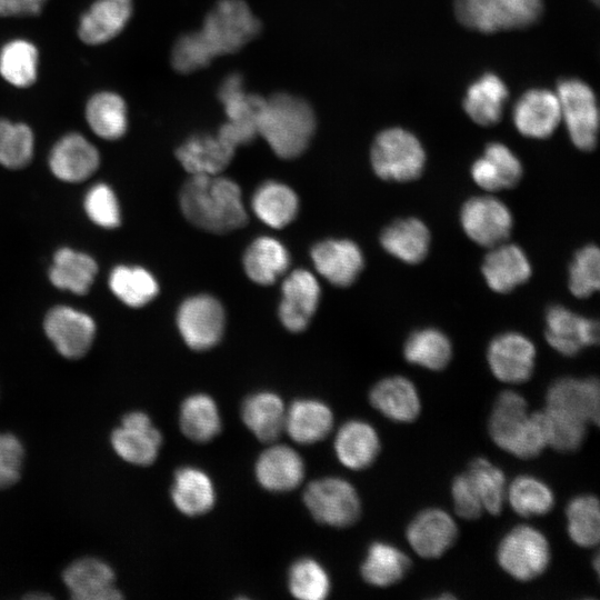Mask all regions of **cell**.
Segmentation results:
<instances>
[{
    "label": "cell",
    "mask_w": 600,
    "mask_h": 600,
    "mask_svg": "<svg viewBox=\"0 0 600 600\" xmlns=\"http://www.w3.org/2000/svg\"><path fill=\"white\" fill-rule=\"evenodd\" d=\"M179 203L183 216L208 232H229L248 221L239 186L220 174L191 176L181 188Z\"/></svg>",
    "instance_id": "6da1fadb"
},
{
    "label": "cell",
    "mask_w": 600,
    "mask_h": 600,
    "mask_svg": "<svg viewBox=\"0 0 600 600\" xmlns=\"http://www.w3.org/2000/svg\"><path fill=\"white\" fill-rule=\"evenodd\" d=\"M316 127V114L308 101L291 93L277 92L264 100L258 120V136L279 158L293 159L308 148Z\"/></svg>",
    "instance_id": "7a4b0ae2"
},
{
    "label": "cell",
    "mask_w": 600,
    "mask_h": 600,
    "mask_svg": "<svg viewBox=\"0 0 600 600\" xmlns=\"http://www.w3.org/2000/svg\"><path fill=\"white\" fill-rule=\"evenodd\" d=\"M488 431L500 449L520 459L536 458L548 446L542 411L529 413L526 399L512 390L496 399Z\"/></svg>",
    "instance_id": "3957f363"
},
{
    "label": "cell",
    "mask_w": 600,
    "mask_h": 600,
    "mask_svg": "<svg viewBox=\"0 0 600 600\" xmlns=\"http://www.w3.org/2000/svg\"><path fill=\"white\" fill-rule=\"evenodd\" d=\"M542 12V0H454L458 21L482 33L528 28Z\"/></svg>",
    "instance_id": "277c9868"
},
{
    "label": "cell",
    "mask_w": 600,
    "mask_h": 600,
    "mask_svg": "<svg viewBox=\"0 0 600 600\" xmlns=\"http://www.w3.org/2000/svg\"><path fill=\"white\" fill-rule=\"evenodd\" d=\"M261 23L244 0H219L199 30L213 57L234 53L253 40Z\"/></svg>",
    "instance_id": "5b68a950"
},
{
    "label": "cell",
    "mask_w": 600,
    "mask_h": 600,
    "mask_svg": "<svg viewBox=\"0 0 600 600\" xmlns=\"http://www.w3.org/2000/svg\"><path fill=\"white\" fill-rule=\"evenodd\" d=\"M370 161L380 179L408 182L421 176L426 166V152L413 133L402 128H389L376 137Z\"/></svg>",
    "instance_id": "8992f818"
},
{
    "label": "cell",
    "mask_w": 600,
    "mask_h": 600,
    "mask_svg": "<svg viewBox=\"0 0 600 600\" xmlns=\"http://www.w3.org/2000/svg\"><path fill=\"white\" fill-rule=\"evenodd\" d=\"M218 99L228 120L220 127L217 136L234 149L250 143L258 136V120L266 98L247 92L242 76L234 72L220 83Z\"/></svg>",
    "instance_id": "52a82bcc"
},
{
    "label": "cell",
    "mask_w": 600,
    "mask_h": 600,
    "mask_svg": "<svg viewBox=\"0 0 600 600\" xmlns=\"http://www.w3.org/2000/svg\"><path fill=\"white\" fill-rule=\"evenodd\" d=\"M551 551L548 539L538 529L520 524L500 540L497 561L500 568L518 581L527 582L548 568Z\"/></svg>",
    "instance_id": "ba28073f"
},
{
    "label": "cell",
    "mask_w": 600,
    "mask_h": 600,
    "mask_svg": "<svg viewBox=\"0 0 600 600\" xmlns=\"http://www.w3.org/2000/svg\"><path fill=\"white\" fill-rule=\"evenodd\" d=\"M556 94L571 142L582 151L593 150L598 140L599 110L592 89L579 79H563L558 82Z\"/></svg>",
    "instance_id": "9c48e42d"
},
{
    "label": "cell",
    "mask_w": 600,
    "mask_h": 600,
    "mask_svg": "<svg viewBox=\"0 0 600 600\" xmlns=\"http://www.w3.org/2000/svg\"><path fill=\"white\" fill-rule=\"evenodd\" d=\"M303 501L317 521L337 528L351 526L361 512V502L353 486L337 477L310 482Z\"/></svg>",
    "instance_id": "30bf717a"
},
{
    "label": "cell",
    "mask_w": 600,
    "mask_h": 600,
    "mask_svg": "<svg viewBox=\"0 0 600 600\" xmlns=\"http://www.w3.org/2000/svg\"><path fill=\"white\" fill-rule=\"evenodd\" d=\"M224 324L222 304L209 294L186 299L177 312V327L183 341L197 351L214 347L223 334Z\"/></svg>",
    "instance_id": "8fae6325"
},
{
    "label": "cell",
    "mask_w": 600,
    "mask_h": 600,
    "mask_svg": "<svg viewBox=\"0 0 600 600\" xmlns=\"http://www.w3.org/2000/svg\"><path fill=\"white\" fill-rule=\"evenodd\" d=\"M460 223L473 242L491 248L508 239L513 217L510 209L498 198L478 196L468 199L461 207Z\"/></svg>",
    "instance_id": "7c38bea8"
},
{
    "label": "cell",
    "mask_w": 600,
    "mask_h": 600,
    "mask_svg": "<svg viewBox=\"0 0 600 600\" xmlns=\"http://www.w3.org/2000/svg\"><path fill=\"white\" fill-rule=\"evenodd\" d=\"M43 330L62 357L79 359L90 350L97 328L88 313L69 306H56L46 314Z\"/></svg>",
    "instance_id": "4fadbf2b"
},
{
    "label": "cell",
    "mask_w": 600,
    "mask_h": 600,
    "mask_svg": "<svg viewBox=\"0 0 600 600\" xmlns=\"http://www.w3.org/2000/svg\"><path fill=\"white\" fill-rule=\"evenodd\" d=\"M537 350L533 342L519 332H503L494 337L487 349L492 374L506 383L528 381L534 370Z\"/></svg>",
    "instance_id": "5bb4252c"
},
{
    "label": "cell",
    "mask_w": 600,
    "mask_h": 600,
    "mask_svg": "<svg viewBox=\"0 0 600 600\" xmlns=\"http://www.w3.org/2000/svg\"><path fill=\"white\" fill-rule=\"evenodd\" d=\"M546 408L587 424H598L600 416L599 380L594 377L557 379L547 390Z\"/></svg>",
    "instance_id": "9a60e30c"
},
{
    "label": "cell",
    "mask_w": 600,
    "mask_h": 600,
    "mask_svg": "<svg viewBox=\"0 0 600 600\" xmlns=\"http://www.w3.org/2000/svg\"><path fill=\"white\" fill-rule=\"evenodd\" d=\"M161 443L160 431L142 411L124 414L121 424L111 433V444L116 453L136 466L151 464L158 457Z\"/></svg>",
    "instance_id": "2e32d148"
},
{
    "label": "cell",
    "mask_w": 600,
    "mask_h": 600,
    "mask_svg": "<svg viewBox=\"0 0 600 600\" xmlns=\"http://www.w3.org/2000/svg\"><path fill=\"white\" fill-rule=\"evenodd\" d=\"M547 342L564 357H574L582 349L597 344L599 324L563 306H551L546 313Z\"/></svg>",
    "instance_id": "e0dca14e"
},
{
    "label": "cell",
    "mask_w": 600,
    "mask_h": 600,
    "mask_svg": "<svg viewBox=\"0 0 600 600\" xmlns=\"http://www.w3.org/2000/svg\"><path fill=\"white\" fill-rule=\"evenodd\" d=\"M48 162L50 171L57 179L79 183L98 170L100 153L83 134L68 132L52 146Z\"/></svg>",
    "instance_id": "ac0fdd59"
},
{
    "label": "cell",
    "mask_w": 600,
    "mask_h": 600,
    "mask_svg": "<svg viewBox=\"0 0 600 600\" xmlns=\"http://www.w3.org/2000/svg\"><path fill=\"white\" fill-rule=\"evenodd\" d=\"M320 300V286L313 273L293 270L281 287L279 319L291 332L303 331L313 317Z\"/></svg>",
    "instance_id": "d6986e66"
},
{
    "label": "cell",
    "mask_w": 600,
    "mask_h": 600,
    "mask_svg": "<svg viewBox=\"0 0 600 600\" xmlns=\"http://www.w3.org/2000/svg\"><path fill=\"white\" fill-rule=\"evenodd\" d=\"M406 537L414 552L426 559L443 556L458 538V527L442 509L420 511L408 524Z\"/></svg>",
    "instance_id": "ffe728a7"
},
{
    "label": "cell",
    "mask_w": 600,
    "mask_h": 600,
    "mask_svg": "<svg viewBox=\"0 0 600 600\" xmlns=\"http://www.w3.org/2000/svg\"><path fill=\"white\" fill-rule=\"evenodd\" d=\"M512 118L522 136L547 139L552 136L562 119L558 97L547 89L527 90L517 100Z\"/></svg>",
    "instance_id": "44dd1931"
},
{
    "label": "cell",
    "mask_w": 600,
    "mask_h": 600,
    "mask_svg": "<svg viewBox=\"0 0 600 600\" xmlns=\"http://www.w3.org/2000/svg\"><path fill=\"white\" fill-rule=\"evenodd\" d=\"M310 254L317 271L338 287L353 283L364 264L361 249L348 239L320 241L312 247Z\"/></svg>",
    "instance_id": "7402d4cb"
},
{
    "label": "cell",
    "mask_w": 600,
    "mask_h": 600,
    "mask_svg": "<svg viewBox=\"0 0 600 600\" xmlns=\"http://www.w3.org/2000/svg\"><path fill=\"white\" fill-rule=\"evenodd\" d=\"M132 13V0H94L79 18L78 37L88 46L104 44L124 30Z\"/></svg>",
    "instance_id": "603a6c76"
},
{
    "label": "cell",
    "mask_w": 600,
    "mask_h": 600,
    "mask_svg": "<svg viewBox=\"0 0 600 600\" xmlns=\"http://www.w3.org/2000/svg\"><path fill=\"white\" fill-rule=\"evenodd\" d=\"M71 597L77 600H116L122 598L116 588L112 568L104 561L86 557L69 564L62 574Z\"/></svg>",
    "instance_id": "cb8c5ba5"
},
{
    "label": "cell",
    "mask_w": 600,
    "mask_h": 600,
    "mask_svg": "<svg viewBox=\"0 0 600 600\" xmlns=\"http://www.w3.org/2000/svg\"><path fill=\"white\" fill-rule=\"evenodd\" d=\"M488 287L498 293H507L527 282L532 273L526 252L514 243L501 242L490 248L482 266Z\"/></svg>",
    "instance_id": "d4e9b609"
},
{
    "label": "cell",
    "mask_w": 600,
    "mask_h": 600,
    "mask_svg": "<svg viewBox=\"0 0 600 600\" xmlns=\"http://www.w3.org/2000/svg\"><path fill=\"white\" fill-rule=\"evenodd\" d=\"M470 173L478 187L492 192L514 187L523 170L519 158L506 144L491 142L472 163Z\"/></svg>",
    "instance_id": "484cf974"
},
{
    "label": "cell",
    "mask_w": 600,
    "mask_h": 600,
    "mask_svg": "<svg viewBox=\"0 0 600 600\" xmlns=\"http://www.w3.org/2000/svg\"><path fill=\"white\" fill-rule=\"evenodd\" d=\"M371 406L394 422H412L421 411V401L413 382L402 376L378 381L370 390Z\"/></svg>",
    "instance_id": "4316f807"
},
{
    "label": "cell",
    "mask_w": 600,
    "mask_h": 600,
    "mask_svg": "<svg viewBox=\"0 0 600 600\" xmlns=\"http://www.w3.org/2000/svg\"><path fill=\"white\" fill-rule=\"evenodd\" d=\"M254 473L262 488L273 492H284L301 483L304 477V463L292 448L276 444L259 456Z\"/></svg>",
    "instance_id": "83f0119b"
},
{
    "label": "cell",
    "mask_w": 600,
    "mask_h": 600,
    "mask_svg": "<svg viewBox=\"0 0 600 600\" xmlns=\"http://www.w3.org/2000/svg\"><path fill=\"white\" fill-rule=\"evenodd\" d=\"M236 149L217 134L198 133L189 137L176 150V157L191 176L220 174L231 162Z\"/></svg>",
    "instance_id": "f1b7e54d"
},
{
    "label": "cell",
    "mask_w": 600,
    "mask_h": 600,
    "mask_svg": "<svg viewBox=\"0 0 600 600\" xmlns=\"http://www.w3.org/2000/svg\"><path fill=\"white\" fill-rule=\"evenodd\" d=\"M334 451L339 461L352 470L370 467L380 451V439L374 428L366 421L350 420L338 431Z\"/></svg>",
    "instance_id": "f546056e"
},
{
    "label": "cell",
    "mask_w": 600,
    "mask_h": 600,
    "mask_svg": "<svg viewBox=\"0 0 600 600\" xmlns=\"http://www.w3.org/2000/svg\"><path fill=\"white\" fill-rule=\"evenodd\" d=\"M430 231L417 218L399 219L387 226L380 234L382 248L398 260L416 264L429 252Z\"/></svg>",
    "instance_id": "4dcf8cb0"
},
{
    "label": "cell",
    "mask_w": 600,
    "mask_h": 600,
    "mask_svg": "<svg viewBox=\"0 0 600 600\" xmlns=\"http://www.w3.org/2000/svg\"><path fill=\"white\" fill-rule=\"evenodd\" d=\"M333 416L330 408L316 399H299L286 411L284 429L298 443L311 444L331 431Z\"/></svg>",
    "instance_id": "1f68e13d"
},
{
    "label": "cell",
    "mask_w": 600,
    "mask_h": 600,
    "mask_svg": "<svg viewBox=\"0 0 600 600\" xmlns=\"http://www.w3.org/2000/svg\"><path fill=\"white\" fill-rule=\"evenodd\" d=\"M86 121L91 131L101 139H121L128 130V107L117 92L101 90L94 92L84 108Z\"/></svg>",
    "instance_id": "d6a6232c"
},
{
    "label": "cell",
    "mask_w": 600,
    "mask_h": 600,
    "mask_svg": "<svg viewBox=\"0 0 600 600\" xmlns=\"http://www.w3.org/2000/svg\"><path fill=\"white\" fill-rule=\"evenodd\" d=\"M508 96L504 82L488 72L469 86L463 109L476 123L490 127L500 121Z\"/></svg>",
    "instance_id": "836d02e7"
},
{
    "label": "cell",
    "mask_w": 600,
    "mask_h": 600,
    "mask_svg": "<svg viewBox=\"0 0 600 600\" xmlns=\"http://www.w3.org/2000/svg\"><path fill=\"white\" fill-rule=\"evenodd\" d=\"M98 273L97 261L89 254L63 247L56 251L49 269L50 282L58 289L86 294Z\"/></svg>",
    "instance_id": "e575fe53"
},
{
    "label": "cell",
    "mask_w": 600,
    "mask_h": 600,
    "mask_svg": "<svg viewBox=\"0 0 600 600\" xmlns=\"http://www.w3.org/2000/svg\"><path fill=\"white\" fill-rule=\"evenodd\" d=\"M171 498L180 512L194 517L212 508L216 490L204 471L194 467H182L174 473Z\"/></svg>",
    "instance_id": "d590c367"
},
{
    "label": "cell",
    "mask_w": 600,
    "mask_h": 600,
    "mask_svg": "<svg viewBox=\"0 0 600 600\" xmlns=\"http://www.w3.org/2000/svg\"><path fill=\"white\" fill-rule=\"evenodd\" d=\"M290 264L287 248L271 237L253 240L243 254V268L248 278L261 286H269L283 274Z\"/></svg>",
    "instance_id": "8d00e7d4"
},
{
    "label": "cell",
    "mask_w": 600,
    "mask_h": 600,
    "mask_svg": "<svg viewBox=\"0 0 600 600\" xmlns=\"http://www.w3.org/2000/svg\"><path fill=\"white\" fill-rule=\"evenodd\" d=\"M241 417L247 428L259 440L271 442L284 429L286 409L278 394L260 391L244 400Z\"/></svg>",
    "instance_id": "74e56055"
},
{
    "label": "cell",
    "mask_w": 600,
    "mask_h": 600,
    "mask_svg": "<svg viewBox=\"0 0 600 600\" xmlns=\"http://www.w3.org/2000/svg\"><path fill=\"white\" fill-rule=\"evenodd\" d=\"M251 208L260 221L276 229L288 226L297 216L299 199L287 184L267 181L258 187Z\"/></svg>",
    "instance_id": "f35d334b"
},
{
    "label": "cell",
    "mask_w": 600,
    "mask_h": 600,
    "mask_svg": "<svg viewBox=\"0 0 600 600\" xmlns=\"http://www.w3.org/2000/svg\"><path fill=\"white\" fill-rule=\"evenodd\" d=\"M410 567V559L399 548L376 541L369 546L360 571L367 583L386 588L401 581Z\"/></svg>",
    "instance_id": "ab89813d"
},
{
    "label": "cell",
    "mask_w": 600,
    "mask_h": 600,
    "mask_svg": "<svg viewBox=\"0 0 600 600\" xmlns=\"http://www.w3.org/2000/svg\"><path fill=\"white\" fill-rule=\"evenodd\" d=\"M406 360L432 371L444 369L452 357V344L448 336L436 328L413 331L403 346Z\"/></svg>",
    "instance_id": "60d3db41"
},
{
    "label": "cell",
    "mask_w": 600,
    "mask_h": 600,
    "mask_svg": "<svg viewBox=\"0 0 600 600\" xmlns=\"http://www.w3.org/2000/svg\"><path fill=\"white\" fill-rule=\"evenodd\" d=\"M39 72V51L27 39H11L0 48V76L9 84L26 89L33 86Z\"/></svg>",
    "instance_id": "b9f144b4"
},
{
    "label": "cell",
    "mask_w": 600,
    "mask_h": 600,
    "mask_svg": "<svg viewBox=\"0 0 600 600\" xmlns=\"http://www.w3.org/2000/svg\"><path fill=\"white\" fill-rule=\"evenodd\" d=\"M108 283L111 292L131 308L148 304L159 292L154 276L138 266H117L110 272Z\"/></svg>",
    "instance_id": "7bdbcfd3"
},
{
    "label": "cell",
    "mask_w": 600,
    "mask_h": 600,
    "mask_svg": "<svg viewBox=\"0 0 600 600\" xmlns=\"http://www.w3.org/2000/svg\"><path fill=\"white\" fill-rule=\"evenodd\" d=\"M182 433L196 442H208L221 430V419L214 400L203 393L184 399L179 417Z\"/></svg>",
    "instance_id": "ee69618b"
},
{
    "label": "cell",
    "mask_w": 600,
    "mask_h": 600,
    "mask_svg": "<svg viewBox=\"0 0 600 600\" xmlns=\"http://www.w3.org/2000/svg\"><path fill=\"white\" fill-rule=\"evenodd\" d=\"M567 529L570 539L579 547L591 548L600 538L599 500L592 494L572 498L567 508Z\"/></svg>",
    "instance_id": "f6af8a7d"
},
{
    "label": "cell",
    "mask_w": 600,
    "mask_h": 600,
    "mask_svg": "<svg viewBox=\"0 0 600 600\" xmlns=\"http://www.w3.org/2000/svg\"><path fill=\"white\" fill-rule=\"evenodd\" d=\"M507 494L512 509L526 518L547 514L554 506L550 487L533 476L517 477Z\"/></svg>",
    "instance_id": "bcb514c9"
},
{
    "label": "cell",
    "mask_w": 600,
    "mask_h": 600,
    "mask_svg": "<svg viewBox=\"0 0 600 600\" xmlns=\"http://www.w3.org/2000/svg\"><path fill=\"white\" fill-rule=\"evenodd\" d=\"M34 152V134L23 122L0 118V166L19 170L27 167Z\"/></svg>",
    "instance_id": "7dc6e473"
},
{
    "label": "cell",
    "mask_w": 600,
    "mask_h": 600,
    "mask_svg": "<svg viewBox=\"0 0 600 600\" xmlns=\"http://www.w3.org/2000/svg\"><path fill=\"white\" fill-rule=\"evenodd\" d=\"M467 473L483 509L492 516L500 514L507 496L503 471L486 458L479 457L470 462Z\"/></svg>",
    "instance_id": "c3c4849f"
},
{
    "label": "cell",
    "mask_w": 600,
    "mask_h": 600,
    "mask_svg": "<svg viewBox=\"0 0 600 600\" xmlns=\"http://www.w3.org/2000/svg\"><path fill=\"white\" fill-rule=\"evenodd\" d=\"M289 590L301 600H322L330 592L326 569L311 558L297 560L289 570Z\"/></svg>",
    "instance_id": "681fc988"
},
{
    "label": "cell",
    "mask_w": 600,
    "mask_h": 600,
    "mask_svg": "<svg viewBox=\"0 0 600 600\" xmlns=\"http://www.w3.org/2000/svg\"><path fill=\"white\" fill-rule=\"evenodd\" d=\"M600 286V252L596 244L579 249L569 266L568 287L577 298H588Z\"/></svg>",
    "instance_id": "f907efd6"
},
{
    "label": "cell",
    "mask_w": 600,
    "mask_h": 600,
    "mask_svg": "<svg viewBox=\"0 0 600 600\" xmlns=\"http://www.w3.org/2000/svg\"><path fill=\"white\" fill-rule=\"evenodd\" d=\"M542 414L548 446L562 453L573 452L582 446L587 434V423L547 408Z\"/></svg>",
    "instance_id": "816d5d0a"
},
{
    "label": "cell",
    "mask_w": 600,
    "mask_h": 600,
    "mask_svg": "<svg viewBox=\"0 0 600 600\" xmlns=\"http://www.w3.org/2000/svg\"><path fill=\"white\" fill-rule=\"evenodd\" d=\"M83 208L91 222L100 228L114 229L121 223L118 198L107 183H96L87 191Z\"/></svg>",
    "instance_id": "f5cc1de1"
},
{
    "label": "cell",
    "mask_w": 600,
    "mask_h": 600,
    "mask_svg": "<svg viewBox=\"0 0 600 600\" xmlns=\"http://www.w3.org/2000/svg\"><path fill=\"white\" fill-rule=\"evenodd\" d=\"M213 58L199 31L182 34L171 51L172 68L180 73L200 70L209 66Z\"/></svg>",
    "instance_id": "db71d44e"
},
{
    "label": "cell",
    "mask_w": 600,
    "mask_h": 600,
    "mask_svg": "<svg viewBox=\"0 0 600 600\" xmlns=\"http://www.w3.org/2000/svg\"><path fill=\"white\" fill-rule=\"evenodd\" d=\"M23 447L12 433L0 432V489L13 486L21 476Z\"/></svg>",
    "instance_id": "11a10c76"
},
{
    "label": "cell",
    "mask_w": 600,
    "mask_h": 600,
    "mask_svg": "<svg viewBox=\"0 0 600 600\" xmlns=\"http://www.w3.org/2000/svg\"><path fill=\"white\" fill-rule=\"evenodd\" d=\"M451 497L456 513L466 520H476L484 511L467 471L454 477L451 483Z\"/></svg>",
    "instance_id": "9f6ffc18"
},
{
    "label": "cell",
    "mask_w": 600,
    "mask_h": 600,
    "mask_svg": "<svg viewBox=\"0 0 600 600\" xmlns=\"http://www.w3.org/2000/svg\"><path fill=\"white\" fill-rule=\"evenodd\" d=\"M49 0H0V18L39 16Z\"/></svg>",
    "instance_id": "6f0895ef"
},
{
    "label": "cell",
    "mask_w": 600,
    "mask_h": 600,
    "mask_svg": "<svg viewBox=\"0 0 600 600\" xmlns=\"http://www.w3.org/2000/svg\"><path fill=\"white\" fill-rule=\"evenodd\" d=\"M592 1H594V3H598V2H599V0H592Z\"/></svg>",
    "instance_id": "680465c9"
}]
</instances>
